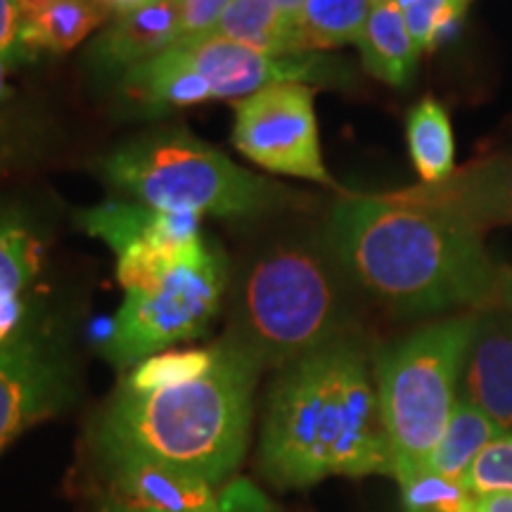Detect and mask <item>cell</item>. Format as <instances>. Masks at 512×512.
Here are the masks:
<instances>
[{"instance_id": "cell-4", "label": "cell", "mask_w": 512, "mask_h": 512, "mask_svg": "<svg viewBox=\"0 0 512 512\" xmlns=\"http://www.w3.org/2000/svg\"><path fill=\"white\" fill-rule=\"evenodd\" d=\"M347 299L335 264L316 247L285 242L242 273L230 302L226 342L264 368H287L337 342Z\"/></svg>"}, {"instance_id": "cell-33", "label": "cell", "mask_w": 512, "mask_h": 512, "mask_svg": "<svg viewBox=\"0 0 512 512\" xmlns=\"http://www.w3.org/2000/svg\"><path fill=\"white\" fill-rule=\"evenodd\" d=\"M10 62L8 57L0 55V105H3L5 95H8V69H10Z\"/></svg>"}, {"instance_id": "cell-12", "label": "cell", "mask_w": 512, "mask_h": 512, "mask_svg": "<svg viewBox=\"0 0 512 512\" xmlns=\"http://www.w3.org/2000/svg\"><path fill=\"white\" fill-rule=\"evenodd\" d=\"M178 19L181 0H155L143 10L117 17L88 48V72L98 79L119 81L133 67L176 46Z\"/></svg>"}, {"instance_id": "cell-32", "label": "cell", "mask_w": 512, "mask_h": 512, "mask_svg": "<svg viewBox=\"0 0 512 512\" xmlns=\"http://www.w3.org/2000/svg\"><path fill=\"white\" fill-rule=\"evenodd\" d=\"M273 3H275V8H278L287 19H290V22L299 24V17H302L306 0H273Z\"/></svg>"}, {"instance_id": "cell-27", "label": "cell", "mask_w": 512, "mask_h": 512, "mask_svg": "<svg viewBox=\"0 0 512 512\" xmlns=\"http://www.w3.org/2000/svg\"><path fill=\"white\" fill-rule=\"evenodd\" d=\"M233 0H181L178 41L190 43L214 34L216 24Z\"/></svg>"}, {"instance_id": "cell-23", "label": "cell", "mask_w": 512, "mask_h": 512, "mask_svg": "<svg viewBox=\"0 0 512 512\" xmlns=\"http://www.w3.org/2000/svg\"><path fill=\"white\" fill-rule=\"evenodd\" d=\"M396 479L406 512H467L470 508L472 494L465 484L441 477L432 467H420Z\"/></svg>"}, {"instance_id": "cell-2", "label": "cell", "mask_w": 512, "mask_h": 512, "mask_svg": "<svg viewBox=\"0 0 512 512\" xmlns=\"http://www.w3.org/2000/svg\"><path fill=\"white\" fill-rule=\"evenodd\" d=\"M261 472L280 489L328 477H394L377 382L361 349L337 339L283 368L268 394Z\"/></svg>"}, {"instance_id": "cell-18", "label": "cell", "mask_w": 512, "mask_h": 512, "mask_svg": "<svg viewBox=\"0 0 512 512\" xmlns=\"http://www.w3.org/2000/svg\"><path fill=\"white\" fill-rule=\"evenodd\" d=\"M501 430L489 415H484L470 401L458 399L448 418L446 432L441 437L437 451L430 460V467L441 477L463 482L475 458L489 446L491 441L501 437Z\"/></svg>"}, {"instance_id": "cell-10", "label": "cell", "mask_w": 512, "mask_h": 512, "mask_svg": "<svg viewBox=\"0 0 512 512\" xmlns=\"http://www.w3.org/2000/svg\"><path fill=\"white\" fill-rule=\"evenodd\" d=\"M460 382V399L489 415L503 434H512V316L477 313Z\"/></svg>"}, {"instance_id": "cell-16", "label": "cell", "mask_w": 512, "mask_h": 512, "mask_svg": "<svg viewBox=\"0 0 512 512\" xmlns=\"http://www.w3.org/2000/svg\"><path fill=\"white\" fill-rule=\"evenodd\" d=\"M358 46H361L366 69L380 81L403 88L413 79L420 50L415 46L411 31L406 27V17L396 0L370 10Z\"/></svg>"}, {"instance_id": "cell-25", "label": "cell", "mask_w": 512, "mask_h": 512, "mask_svg": "<svg viewBox=\"0 0 512 512\" xmlns=\"http://www.w3.org/2000/svg\"><path fill=\"white\" fill-rule=\"evenodd\" d=\"M470 0H415L403 10L406 27L411 31L415 46L422 50H432L439 38L448 34L463 17Z\"/></svg>"}, {"instance_id": "cell-5", "label": "cell", "mask_w": 512, "mask_h": 512, "mask_svg": "<svg viewBox=\"0 0 512 512\" xmlns=\"http://www.w3.org/2000/svg\"><path fill=\"white\" fill-rule=\"evenodd\" d=\"M112 188L164 211L252 219L285 207L292 192L240 169L223 152L183 128H152L98 162Z\"/></svg>"}, {"instance_id": "cell-1", "label": "cell", "mask_w": 512, "mask_h": 512, "mask_svg": "<svg viewBox=\"0 0 512 512\" xmlns=\"http://www.w3.org/2000/svg\"><path fill=\"white\" fill-rule=\"evenodd\" d=\"M328 247L358 287L406 316L489 304L503 287L482 230L403 192L342 197Z\"/></svg>"}, {"instance_id": "cell-6", "label": "cell", "mask_w": 512, "mask_h": 512, "mask_svg": "<svg viewBox=\"0 0 512 512\" xmlns=\"http://www.w3.org/2000/svg\"><path fill=\"white\" fill-rule=\"evenodd\" d=\"M475 316L427 325L377 361V394L394 453V477L430 467L456 406Z\"/></svg>"}, {"instance_id": "cell-7", "label": "cell", "mask_w": 512, "mask_h": 512, "mask_svg": "<svg viewBox=\"0 0 512 512\" xmlns=\"http://www.w3.org/2000/svg\"><path fill=\"white\" fill-rule=\"evenodd\" d=\"M228 259L207 240L150 290L126 292L105 344L107 361L126 370L171 344L200 337L219 316L228 290Z\"/></svg>"}, {"instance_id": "cell-34", "label": "cell", "mask_w": 512, "mask_h": 512, "mask_svg": "<svg viewBox=\"0 0 512 512\" xmlns=\"http://www.w3.org/2000/svg\"><path fill=\"white\" fill-rule=\"evenodd\" d=\"M501 297H503V302H505V306H508V309L512 311V273H508L503 278V287H501Z\"/></svg>"}, {"instance_id": "cell-30", "label": "cell", "mask_w": 512, "mask_h": 512, "mask_svg": "<svg viewBox=\"0 0 512 512\" xmlns=\"http://www.w3.org/2000/svg\"><path fill=\"white\" fill-rule=\"evenodd\" d=\"M467 512H512V494L472 496Z\"/></svg>"}, {"instance_id": "cell-15", "label": "cell", "mask_w": 512, "mask_h": 512, "mask_svg": "<svg viewBox=\"0 0 512 512\" xmlns=\"http://www.w3.org/2000/svg\"><path fill=\"white\" fill-rule=\"evenodd\" d=\"M17 8L24 57L67 53L110 17L98 0H17Z\"/></svg>"}, {"instance_id": "cell-13", "label": "cell", "mask_w": 512, "mask_h": 512, "mask_svg": "<svg viewBox=\"0 0 512 512\" xmlns=\"http://www.w3.org/2000/svg\"><path fill=\"white\" fill-rule=\"evenodd\" d=\"M200 214L164 211L147 204L105 202L79 214V226L93 238H100L114 254L138 247L174 249L202 235Z\"/></svg>"}, {"instance_id": "cell-24", "label": "cell", "mask_w": 512, "mask_h": 512, "mask_svg": "<svg viewBox=\"0 0 512 512\" xmlns=\"http://www.w3.org/2000/svg\"><path fill=\"white\" fill-rule=\"evenodd\" d=\"M463 484L472 496L512 494V434H501L484 446L467 470Z\"/></svg>"}, {"instance_id": "cell-22", "label": "cell", "mask_w": 512, "mask_h": 512, "mask_svg": "<svg viewBox=\"0 0 512 512\" xmlns=\"http://www.w3.org/2000/svg\"><path fill=\"white\" fill-rule=\"evenodd\" d=\"M216 356H219V344L207 349H188V351H164L145 361H140L126 377L124 387L133 392H155V389L176 387V384L190 382L202 377L214 368Z\"/></svg>"}, {"instance_id": "cell-14", "label": "cell", "mask_w": 512, "mask_h": 512, "mask_svg": "<svg viewBox=\"0 0 512 512\" xmlns=\"http://www.w3.org/2000/svg\"><path fill=\"white\" fill-rule=\"evenodd\" d=\"M112 467L110 501L138 512H200L214 503L221 486L169 465L124 460Z\"/></svg>"}, {"instance_id": "cell-11", "label": "cell", "mask_w": 512, "mask_h": 512, "mask_svg": "<svg viewBox=\"0 0 512 512\" xmlns=\"http://www.w3.org/2000/svg\"><path fill=\"white\" fill-rule=\"evenodd\" d=\"M408 200L439 209L444 214L484 228L512 223V155L486 159L439 183L401 190Z\"/></svg>"}, {"instance_id": "cell-31", "label": "cell", "mask_w": 512, "mask_h": 512, "mask_svg": "<svg viewBox=\"0 0 512 512\" xmlns=\"http://www.w3.org/2000/svg\"><path fill=\"white\" fill-rule=\"evenodd\" d=\"M98 3L105 8L107 15L124 17V15H131V12L147 8V5H152L155 0H98Z\"/></svg>"}, {"instance_id": "cell-17", "label": "cell", "mask_w": 512, "mask_h": 512, "mask_svg": "<svg viewBox=\"0 0 512 512\" xmlns=\"http://www.w3.org/2000/svg\"><path fill=\"white\" fill-rule=\"evenodd\" d=\"M211 36L230 38L273 57L304 53L299 24L290 22L273 0H233Z\"/></svg>"}, {"instance_id": "cell-20", "label": "cell", "mask_w": 512, "mask_h": 512, "mask_svg": "<svg viewBox=\"0 0 512 512\" xmlns=\"http://www.w3.org/2000/svg\"><path fill=\"white\" fill-rule=\"evenodd\" d=\"M43 242L22 211L0 209V297H22L41 271Z\"/></svg>"}, {"instance_id": "cell-35", "label": "cell", "mask_w": 512, "mask_h": 512, "mask_svg": "<svg viewBox=\"0 0 512 512\" xmlns=\"http://www.w3.org/2000/svg\"><path fill=\"white\" fill-rule=\"evenodd\" d=\"M370 8H377V5H384V3H392V0H368Z\"/></svg>"}, {"instance_id": "cell-8", "label": "cell", "mask_w": 512, "mask_h": 512, "mask_svg": "<svg viewBox=\"0 0 512 512\" xmlns=\"http://www.w3.org/2000/svg\"><path fill=\"white\" fill-rule=\"evenodd\" d=\"M233 145L273 174L335 185L320 155L313 91L302 81L273 83L235 105Z\"/></svg>"}, {"instance_id": "cell-9", "label": "cell", "mask_w": 512, "mask_h": 512, "mask_svg": "<svg viewBox=\"0 0 512 512\" xmlns=\"http://www.w3.org/2000/svg\"><path fill=\"white\" fill-rule=\"evenodd\" d=\"M69 396V375L48 337L22 325L0 347V453Z\"/></svg>"}, {"instance_id": "cell-28", "label": "cell", "mask_w": 512, "mask_h": 512, "mask_svg": "<svg viewBox=\"0 0 512 512\" xmlns=\"http://www.w3.org/2000/svg\"><path fill=\"white\" fill-rule=\"evenodd\" d=\"M0 55L8 60L24 57L22 12L17 8V0H0Z\"/></svg>"}, {"instance_id": "cell-19", "label": "cell", "mask_w": 512, "mask_h": 512, "mask_svg": "<svg viewBox=\"0 0 512 512\" xmlns=\"http://www.w3.org/2000/svg\"><path fill=\"white\" fill-rule=\"evenodd\" d=\"M406 138L422 183H439L456 169L451 119L434 98H425L408 114Z\"/></svg>"}, {"instance_id": "cell-26", "label": "cell", "mask_w": 512, "mask_h": 512, "mask_svg": "<svg viewBox=\"0 0 512 512\" xmlns=\"http://www.w3.org/2000/svg\"><path fill=\"white\" fill-rule=\"evenodd\" d=\"M102 512H138L124 505L107 501ZM200 512H278L271 498L247 477H233L221 486L214 503Z\"/></svg>"}, {"instance_id": "cell-3", "label": "cell", "mask_w": 512, "mask_h": 512, "mask_svg": "<svg viewBox=\"0 0 512 512\" xmlns=\"http://www.w3.org/2000/svg\"><path fill=\"white\" fill-rule=\"evenodd\" d=\"M259 373L223 339L214 368L202 377L155 392L121 384L102 413L100 453L110 465L143 460L223 486L247 453Z\"/></svg>"}, {"instance_id": "cell-29", "label": "cell", "mask_w": 512, "mask_h": 512, "mask_svg": "<svg viewBox=\"0 0 512 512\" xmlns=\"http://www.w3.org/2000/svg\"><path fill=\"white\" fill-rule=\"evenodd\" d=\"M24 313H27V309H24L22 297H0V347L22 330Z\"/></svg>"}, {"instance_id": "cell-21", "label": "cell", "mask_w": 512, "mask_h": 512, "mask_svg": "<svg viewBox=\"0 0 512 512\" xmlns=\"http://www.w3.org/2000/svg\"><path fill=\"white\" fill-rule=\"evenodd\" d=\"M370 10L368 0H306L299 17L304 53L358 43Z\"/></svg>"}]
</instances>
